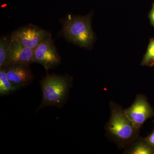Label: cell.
<instances>
[{
	"mask_svg": "<svg viewBox=\"0 0 154 154\" xmlns=\"http://www.w3.org/2000/svg\"><path fill=\"white\" fill-rule=\"evenodd\" d=\"M125 113L137 129L153 115V112L148 102L140 96L137 98L130 107L125 110Z\"/></svg>",
	"mask_w": 154,
	"mask_h": 154,
	"instance_id": "obj_6",
	"label": "cell"
},
{
	"mask_svg": "<svg viewBox=\"0 0 154 154\" xmlns=\"http://www.w3.org/2000/svg\"><path fill=\"white\" fill-rule=\"evenodd\" d=\"M5 68L9 80L17 90L33 82L34 75L28 66L12 64Z\"/></svg>",
	"mask_w": 154,
	"mask_h": 154,
	"instance_id": "obj_8",
	"label": "cell"
},
{
	"mask_svg": "<svg viewBox=\"0 0 154 154\" xmlns=\"http://www.w3.org/2000/svg\"><path fill=\"white\" fill-rule=\"evenodd\" d=\"M130 153L132 154H152L154 153L153 149L147 143L138 144L132 149Z\"/></svg>",
	"mask_w": 154,
	"mask_h": 154,
	"instance_id": "obj_11",
	"label": "cell"
},
{
	"mask_svg": "<svg viewBox=\"0 0 154 154\" xmlns=\"http://www.w3.org/2000/svg\"><path fill=\"white\" fill-rule=\"evenodd\" d=\"M154 61V39H151L147 51L144 56L142 65H147Z\"/></svg>",
	"mask_w": 154,
	"mask_h": 154,
	"instance_id": "obj_12",
	"label": "cell"
},
{
	"mask_svg": "<svg viewBox=\"0 0 154 154\" xmlns=\"http://www.w3.org/2000/svg\"><path fill=\"white\" fill-rule=\"evenodd\" d=\"M33 63H34V49L26 47L12 38L5 67L12 64L29 66L30 64Z\"/></svg>",
	"mask_w": 154,
	"mask_h": 154,
	"instance_id": "obj_7",
	"label": "cell"
},
{
	"mask_svg": "<svg viewBox=\"0 0 154 154\" xmlns=\"http://www.w3.org/2000/svg\"><path fill=\"white\" fill-rule=\"evenodd\" d=\"M49 32L33 25H28L15 30L11 35L13 40L34 49L50 35Z\"/></svg>",
	"mask_w": 154,
	"mask_h": 154,
	"instance_id": "obj_5",
	"label": "cell"
},
{
	"mask_svg": "<svg viewBox=\"0 0 154 154\" xmlns=\"http://www.w3.org/2000/svg\"><path fill=\"white\" fill-rule=\"evenodd\" d=\"M91 14L86 17L67 18L64 21L62 30L64 37L81 47H90L95 38L91 27Z\"/></svg>",
	"mask_w": 154,
	"mask_h": 154,
	"instance_id": "obj_2",
	"label": "cell"
},
{
	"mask_svg": "<svg viewBox=\"0 0 154 154\" xmlns=\"http://www.w3.org/2000/svg\"><path fill=\"white\" fill-rule=\"evenodd\" d=\"M34 62L43 66L47 71L60 63V57L58 53L51 35L34 48Z\"/></svg>",
	"mask_w": 154,
	"mask_h": 154,
	"instance_id": "obj_4",
	"label": "cell"
},
{
	"mask_svg": "<svg viewBox=\"0 0 154 154\" xmlns=\"http://www.w3.org/2000/svg\"><path fill=\"white\" fill-rule=\"evenodd\" d=\"M12 42L11 36H2L0 39V68L5 67L8 53Z\"/></svg>",
	"mask_w": 154,
	"mask_h": 154,
	"instance_id": "obj_10",
	"label": "cell"
},
{
	"mask_svg": "<svg viewBox=\"0 0 154 154\" xmlns=\"http://www.w3.org/2000/svg\"><path fill=\"white\" fill-rule=\"evenodd\" d=\"M17 91L7 76L5 67L0 68V95L6 96Z\"/></svg>",
	"mask_w": 154,
	"mask_h": 154,
	"instance_id": "obj_9",
	"label": "cell"
},
{
	"mask_svg": "<svg viewBox=\"0 0 154 154\" xmlns=\"http://www.w3.org/2000/svg\"><path fill=\"white\" fill-rule=\"evenodd\" d=\"M42 100L36 112L42 108L54 106L62 108L68 99L72 80L67 75L47 73L40 82Z\"/></svg>",
	"mask_w": 154,
	"mask_h": 154,
	"instance_id": "obj_1",
	"label": "cell"
},
{
	"mask_svg": "<svg viewBox=\"0 0 154 154\" xmlns=\"http://www.w3.org/2000/svg\"><path fill=\"white\" fill-rule=\"evenodd\" d=\"M149 18L150 20L152 25L154 27V3L153 4L152 8L149 14Z\"/></svg>",
	"mask_w": 154,
	"mask_h": 154,
	"instance_id": "obj_14",
	"label": "cell"
},
{
	"mask_svg": "<svg viewBox=\"0 0 154 154\" xmlns=\"http://www.w3.org/2000/svg\"><path fill=\"white\" fill-rule=\"evenodd\" d=\"M108 129L116 138L128 140L134 136L137 129L128 118L125 111L116 107L112 108Z\"/></svg>",
	"mask_w": 154,
	"mask_h": 154,
	"instance_id": "obj_3",
	"label": "cell"
},
{
	"mask_svg": "<svg viewBox=\"0 0 154 154\" xmlns=\"http://www.w3.org/2000/svg\"><path fill=\"white\" fill-rule=\"evenodd\" d=\"M147 143L151 147H154V131L147 138Z\"/></svg>",
	"mask_w": 154,
	"mask_h": 154,
	"instance_id": "obj_13",
	"label": "cell"
}]
</instances>
